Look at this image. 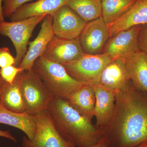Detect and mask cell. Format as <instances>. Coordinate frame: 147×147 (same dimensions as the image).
Returning <instances> with one entry per match:
<instances>
[{
    "instance_id": "29",
    "label": "cell",
    "mask_w": 147,
    "mask_h": 147,
    "mask_svg": "<svg viewBox=\"0 0 147 147\" xmlns=\"http://www.w3.org/2000/svg\"><path fill=\"white\" fill-rule=\"evenodd\" d=\"M3 13V0H0V24L5 21Z\"/></svg>"
},
{
    "instance_id": "28",
    "label": "cell",
    "mask_w": 147,
    "mask_h": 147,
    "mask_svg": "<svg viewBox=\"0 0 147 147\" xmlns=\"http://www.w3.org/2000/svg\"><path fill=\"white\" fill-rule=\"evenodd\" d=\"M90 147H109V146L107 139L103 137L98 142Z\"/></svg>"
},
{
    "instance_id": "19",
    "label": "cell",
    "mask_w": 147,
    "mask_h": 147,
    "mask_svg": "<svg viewBox=\"0 0 147 147\" xmlns=\"http://www.w3.org/2000/svg\"><path fill=\"white\" fill-rule=\"evenodd\" d=\"M0 123L13 127L23 131L30 140L34 138L36 124L34 116L26 112L16 113L0 105Z\"/></svg>"
},
{
    "instance_id": "13",
    "label": "cell",
    "mask_w": 147,
    "mask_h": 147,
    "mask_svg": "<svg viewBox=\"0 0 147 147\" xmlns=\"http://www.w3.org/2000/svg\"><path fill=\"white\" fill-rule=\"evenodd\" d=\"M96 100L94 117L96 126L102 129L108 125L113 119L116 107L115 92L107 89L99 84L93 86Z\"/></svg>"
},
{
    "instance_id": "7",
    "label": "cell",
    "mask_w": 147,
    "mask_h": 147,
    "mask_svg": "<svg viewBox=\"0 0 147 147\" xmlns=\"http://www.w3.org/2000/svg\"><path fill=\"white\" fill-rule=\"evenodd\" d=\"M36 129L34 138L24 137L22 147H76L59 133L49 111L42 110L35 115Z\"/></svg>"
},
{
    "instance_id": "8",
    "label": "cell",
    "mask_w": 147,
    "mask_h": 147,
    "mask_svg": "<svg viewBox=\"0 0 147 147\" xmlns=\"http://www.w3.org/2000/svg\"><path fill=\"white\" fill-rule=\"evenodd\" d=\"M109 38V27L102 16L87 23L79 37L84 53L92 55L102 54Z\"/></svg>"
},
{
    "instance_id": "18",
    "label": "cell",
    "mask_w": 147,
    "mask_h": 147,
    "mask_svg": "<svg viewBox=\"0 0 147 147\" xmlns=\"http://www.w3.org/2000/svg\"><path fill=\"white\" fill-rule=\"evenodd\" d=\"M66 100L80 115L92 121L94 117L96 100L93 86L88 85L82 86L72 92Z\"/></svg>"
},
{
    "instance_id": "17",
    "label": "cell",
    "mask_w": 147,
    "mask_h": 147,
    "mask_svg": "<svg viewBox=\"0 0 147 147\" xmlns=\"http://www.w3.org/2000/svg\"><path fill=\"white\" fill-rule=\"evenodd\" d=\"M127 71L134 87L147 94V55L141 50L125 61Z\"/></svg>"
},
{
    "instance_id": "5",
    "label": "cell",
    "mask_w": 147,
    "mask_h": 147,
    "mask_svg": "<svg viewBox=\"0 0 147 147\" xmlns=\"http://www.w3.org/2000/svg\"><path fill=\"white\" fill-rule=\"evenodd\" d=\"M113 60L104 53L92 55L84 53L76 60L63 65L73 79L90 86L99 84L103 69Z\"/></svg>"
},
{
    "instance_id": "26",
    "label": "cell",
    "mask_w": 147,
    "mask_h": 147,
    "mask_svg": "<svg viewBox=\"0 0 147 147\" xmlns=\"http://www.w3.org/2000/svg\"><path fill=\"white\" fill-rule=\"evenodd\" d=\"M138 40L139 50L147 55V24L141 26Z\"/></svg>"
},
{
    "instance_id": "11",
    "label": "cell",
    "mask_w": 147,
    "mask_h": 147,
    "mask_svg": "<svg viewBox=\"0 0 147 147\" xmlns=\"http://www.w3.org/2000/svg\"><path fill=\"white\" fill-rule=\"evenodd\" d=\"M86 23L65 5L60 7L53 16V27L55 35L65 39L79 38Z\"/></svg>"
},
{
    "instance_id": "24",
    "label": "cell",
    "mask_w": 147,
    "mask_h": 147,
    "mask_svg": "<svg viewBox=\"0 0 147 147\" xmlns=\"http://www.w3.org/2000/svg\"><path fill=\"white\" fill-rule=\"evenodd\" d=\"M24 71L22 69L14 65L9 66L0 69V74L5 82L12 84L18 74Z\"/></svg>"
},
{
    "instance_id": "3",
    "label": "cell",
    "mask_w": 147,
    "mask_h": 147,
    "mask_svg": "<svg viewBox=\"0 0 147 147\" xmlns=\"http://www.w3.org/2000/svg\"><path fill=\"white\" fill-rule=\"evenodd\" d=\"M32 68L54 98L66 100L74 91L87 85L73 79L63 65L42 56L37 59Z\"/></svg>"
},
{
    "instance_id": "20",
    "label": "cell",
    "mask_w": 147,
    "mask_h": 147,
    "mask_svg": "<svg viewBox=\"0 0 147 147\" xmlns=\"http://www.w3.org/2000/svg\"><path fill=\"white\" fill-rule=\"evenodd\" d=\"M22 72L17 75L12 84L3 81L2 87L1 105L7 110L16 113L25 112V104L20 86Z\"/></svg>"
},
{
    "instance_id": "1",
    "label": "cell",
    "mask_w": 147,
    "mask_h": 147,
    "mask_svg": "<svg viewBox=\"0 0 147 147\" xmlns=\"http://www.w3.org/2000/svg\"><path fill=\"white\" fill-rule=\"evenodd\" d=\"M115 113L110 123L100 129L109 147H136L147 141V94L131 81L116 92Z\"/></svg>"
},
{
    "instance_id": "4",
    "label": "cell",
    "mask_w": 147,
    "mask_h": 147,
    "mask_svg": "<svg viewBox=\"0 0 147 147\" xmlns=\"http://www.w3.org/2000/svg\"><path fill=\"white\" fill-rule=\"evenodd\" d=\"M20 86L25 112L32 115L47 110L54 98L33 68L21 72Z\"/></svg>"
},
{
    "instance_id": "10",
    "label": "cell",
    "mask_w": 147,
    "mask_h": 147,
    "mask_svg": "<svg viewBox=\"0 0 147 147\" xmlns=\"http://www.w3.org/2000/svg\"><path fill=\"white\" fill-rule=\"evenodd\" d=\"M79 37L65 39L54 36L48 43L42 57L63 65L76 60L84 54Z\"/></svg>"
},
{
    "instance_id": "30",
    "label": "cell",
    "mask_w": 147,
    "mask_h": 147,
    "mask_svg": "<svg viewBox=\"0 0 147 147\" xmlns=\"http://www.w3.org/2000/svg\"><path fill=\"white\" fill-rule=\"evenodd\" d=\"M3 82V80L0 74V105H1V98H2V87Z\"/></svg>"
},
{
    "instance_id": "21",
    "label": "cell",
    "mask_w": 147,
    "mask_h": 147,
    "mask_svg": "<svg viewBox=\"0 0 147 147\" xmlns=\"http://www.w3.org/2000/svg\"><path fill=\"white\" fill-rule=\"evenodd\" d=\"M65 5L86 23L102 16V0H68Z\"/></svg>"
},
{
    "instance_id": "9",
    "label": "cell",
    "mask_w": 147,
    "mask_h": 147,
    "mask_svg": "<svg viewBox=\"0 0 147 147\" xmlns=\"http://www.w3.org/2000/svg\"><path fill=\"white\" fill-rule=\"evenodd\" d=\"M141 26H135L118 33L108 40L103 53L112 59L125 60L139 51L138 35Z\"/></svg>"
},
{
    "instance_id": "16",
    "label": "cell",
    "mask_w": 147,
    "mask_h": 147,
    "mask_svg": "<svg viewBox=\"0 0 147 147\" xmlns=\"http://www.w3.org/2000/svg\"><path fill=\"white\" fill-rule=\"evenodd\" d=\"M68 0H38L34 2L27 3L17 9L10 17L11 21L24 20L30 17L50 15L55 12Z\"/></svg>"
},
{
    "instance_id": "27",
    "label": "cell",
    "mask_w": 147,
    "mask_h": 147,
    "mask_svg": "<svg viewBox=\"0 0 147 147\" xmlns=\"http://www.w3.org/2000/svg\"><path fill=\"white\" fill-rule=\"evenodd\" d=\"M0 137L7 138V139L13 141V142H15V143L17 142L15 137L11 134L10 131L9 130L4 131V130L0 129Z\"/></svg>"
},
{
    "instance_id": "25",
    "label": "cell",
    "mask_w": 147,
    "mask_h": 147,
    "mask_svg": "<svg viewBox=\"0 0 147 147\" xmlns=\"http://www.w3.org/2000/svg\"><path fill=\"white\" fill-rule=\"evenodd\" d=\"M15 58L11 54L8 48H0V67L3 68L9 66L14 65Z\"/></svg>"
},
{
    "instance_id": "6",
    "label": "cell",
    "mask_w": 147,
    "mask_h": 147,
    "mask_svg": "<svg viewBox=\"0 0 147 147\" xmlns=\"http://www.w3.org/2000/svg\"><path fill=\"white\" fill-rule=\"evenodd\" d=\"M46 15L34 16L11 22L4 21L0 24V35L7 36L16 50L15 63L19 67L27 53V45L35 28L42 22Z\"/></svg>"
},
{
    "instance_id": "14",
    "label": "cell",
    "mask_w": 147,
    "mask_h": 147,
    "mask_svg": "<svg viewBox=\"0 0 147 147\" xmlns=\"http://www.w3.org/2000/svg\"><path fill=\"white\" fill-rule=\"evenodd\" d=\"M147 24V0H137L125 13L109 27L110 38L131 27Z\"/></svg>"
},
{
    "instance_id": "22",
    "label": "cell",
    "mask_w": 147,
    "mask_h": 147,
    "mask_svg": "<svg viewBox=\"0 0 147 147\" xmlns=\"http://www.w3.org/2000/svg\"><path fill=\"white\" fill-rule=\"evenodd\" d=\"M137 0H102V17L110 26L125 13Z\"/></svg>"
},
{
    "instance_id": "2",
    "label": "cell",
    "mask_w": 147,
    "mask_h": 147,
    "mask_svg": "<svg viewBox=\"0 0 147 147\" xmlns=\"http://www.w3.org/2000/svg\"><path fill=\"white\" fill-rule=\"evenodd\" d=\"M47 110L59 133L76 147H90L103 137L100 128L80 115L66 99L54 98Z\"/></svg>"
},
{
    "instance_id": "15",
    "label": "cell",
    "mask_w": 147,
    "mask_h": 147,
    "mask_svg": "<svg viewBox=\"0 0 147 147\" xmlns=\"http://www.w3.org/2000/svg\"><path fill=\"white\" fill-rule=\"evenodd\" d=\"M130 82L125 61L113 59L103 69L99 84L116 92L123 89Z\"/></svg>"
},
{
    "instance_id": "23",
    "label": "cell",
    "mask_w": 147,
    "mask_h": 147,
    "mask_svg": "<svg viewBox=\"0 0 147 147\" xmlns=\"http://www.w3.org/2000/svg\"><path fill=\"white\" fill-rule=\"evenodd\" d=\"M32 0H3V13L4 18H10L15 11Z\"/></svg>"
},
{
    "instance_id": "12",
    "label": "cell",
    "mask_w": 147,
    "mask_h": 147,
    "mask_svg": "<svg viewBox=\"0 0 147 147\" xmlns=\"http://www.w3.org/2000/svg\"><path fill=\"white\" fill-rule=\"evenodd\" d=\"M53 22V16L46 15L42 21L37 36L33 41L29 43L28 50L18 67L24 71L32 68L34 62L42 56L48 43L55 35Z\"/></svg>"
},
{
    "instance_id": "31",
    "label": "cell",
    "mask_w": 147,
    "mask_h": 147,
    "mask_svg": "<svg viewBox=\"0 0 147 147\" xmlns=\"http://www.w3.org/2000/svg\"><path fill=\"white\" fill-rule=\"evenodd\" d=\"M136 147H147V141L142 142Z\"/></svg>"
}]
</instances>
